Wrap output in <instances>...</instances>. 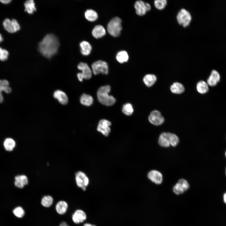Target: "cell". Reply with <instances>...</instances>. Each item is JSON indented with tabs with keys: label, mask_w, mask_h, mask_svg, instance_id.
I'll use <instances>...</instances> for the list:
<instances>
[{
	"label": "cell",
	"mask_w": 226,
	"mask_h": 226,
	"mask_svg": "<svg viewBox=\"0 0 226 226\" xmlns=\"http://www.w3.org/2000/svg\"><path fill=\"white\" fill-rule=\"evenodd\" d=\"M220 79L219 73L215 70H213L207 79V83L211 86L216 85Z\"/></svg>",
	"instance_id": "16"
},
{
	"label": "cell",
	"mask_w": 226,
	"mask_h": 226,
	"mask_svg": "<svg viewBox=\"0 0 226 226\" xmlns=\"http://www.w3.org/2000/svg\"><path fill=\"white\" fill-rule=\"evenodd\" d=\"M158 143L162 147L167 148L170 146L168 138V132H163L160 134L158 139Z\"/></svg>",
	"instance_id": "20"
},
{
	"label": "cell",
	"mask_w": 226,
	"mask_h": 226,
	"mask_svg": "<svg viewBox=\"0 0 226 226\" xmlns=\"http://www.w3.org/2000/svg\"><path fill=\"white\" fill-rule=\"evenodd\" d=\"M147 176L151 181L156 184H160L162 182V175L158 171L155 170H151L148 173Z\"/></svg>",
	"instance_id": "13"
},
{
	"label": "cell",
	"mask_w": 226,
	"mask_h": 226,
	"mask_svg": "<svg viewBox=\"0 0 226 226\" xmlns=\"http://www.w3.org/2000/svg\"><path fill=\"white\" fill-rule=\"evenodd\" d=\"M3 25L4 28L10 33H14L19 30L20 29V26L15 19L10 20L9 19H5L3 22Z\"/></svg>",
	"instance_id": "11"
},
{
	"label": "cell",
	"mask_w": 226,
	"mask_h": 226,
	"mask_svg": "<svg viewBox=\"0 0 226 226\" xmlns=\"http://www.w3.org/2000/svg\"><path fill=\"white\" fill-rule=\"evenodd\" d=\"M111 123L105 119L100 120L97 127V130L105 137L108 136L110 132Z\"/></svg>",
	"instance_id": "10"
},
{
	"label": "cell",
	"mask_w": 226,
	"mask_h": 226,
	"mask_svg": "<svg viewBox=\"0 0 226 226\" xmlns=\"http://www.w3.org/2000/svg\"><path fill=\"white\" fill-rule=\"evenodd\" d=\"M11 1V0H0V1L2 3H9Z\"/></svg>",
	"instance_id": "40"
},
{
	"label": "cell",
	"mask_w": 226,
	"mask_h": 226,
	"mask_svg": "<svg viewBox=\"0 0 226 226\" xmlns=\"http://www.w3.org/2000/svg\"><path fill=\"white\" fill-rule=\"evenodd\" d=\"M134 8L137 14L139 16L144 15L147 11L151 9V7L149 3H145L142 0L137 1L134 4Z\"/></svg>",
	"instance_id": "7"
},
{
	"label": "cell",
	"mask_w": 226,
	"mask_h": 226,
	"mask_svg": "<svg viewBox=\"0 0 226 226\" xmlns=\"http://www.w3.org/2000/svg\"><path fill=\"white\" fill-rule=\"evenodd\" d=\"M11 89L9 86H5L3 82V80H0V92L4 91L7 93H10L11 91Z\"/></svg>",
	"instance_id": "35"
},
{
	"label": "cell",
	"mask_w": 226,
	"mask_h": 226,
	"mask_svg": "<svg viewBox=\"0 0 226 226\" xmlns=\"http://www.w3.org/2000/svg\"><path fill=\"white\" fill-rule=\"evenodd\" d=\"M78 68L82 71L81 73L83 74L84 79H89L91 78L92 71L87 63L81 62L78 65Z\"/></svg>",
	"instance_id": "14"
},
{
	"label": "cell",
	"mask_w": 226,
	"mask_h": 226,
	"mask_svg": "<svg viewBox=\"0 0 226 226\" xmlns=\"http://www.w3.org/2000/svg\"><path fill=\"white\" fill-rule=\"evenodd\" d=\"M121 20L116 17L112 18L108 23L107 29L109 33L113 37L119 36L122 29Z\"/></svg>",
	"instance_id": "3"
},
{
	"label": "cell",
	"mask_w": 226,
	"mask_h": 226,
	"mask_svg": "<svg viewBox=\"0 0 226 226\" xmlns=\"http://www.w3.org/2000/svg\"><path fill=\"white\" fill-rule=\"evenodd\" d=\"M15 180L14 183L18 187L23 188L28 183V178L25 175H18L15 177Z\"/></svg>",
	"instance_id": "19"
},
{
	"label": "cell",
	"mask_w": 226,
	"mask_h": 226,
	"mask_svg": "<svg viewBox=\"0 0 226 226\" xmlns=\"http://www.w3.org/2000/svg\"><path fill=\"white\" fill-rule=\"evenodd\" d=\"M110 90V87L109 85L101 87L97 92L98 99L103 105L109 106L114 105L116 101L115 98L109 94Z\"/></svg>",
	"instance_id": "2"
},
{
	"label": "cell",
	"mask_w": 226,
	"mask_h": 226,
	"mask_svg": "<svg viewBox=\"0 0 226 226\" xmlns=\"http://www.w3.org/2000/svg\"><path fill=\"white\" fill-rule=\"evenodd\" d=\"M54 97L62 105H66L68 102V98L66 94L60 90H55L53 94Z\"/></svg>",
	"instance_id": "15"
},
{
	"label": "cell",
	"mask_w": 226,
	"mask_h": 226,
	"mask_svg": "<svg viewBox=\"0 0 226 226\" xmlns=\"http://www.w3.org/2000/svg\"><path fill=\"white\" fill-rule=\"evenodd\" d=\"M171 92L175 94H180L185 91V88L183 85L180 83L175 82L170 87Z\"/></svg>",
	"instance_id": "22"
},
{
	"label": "cell",
	"mask_w": 226,
	"mask_h": 226,
	"mask_svg": "<svg viewBox=\"0 0 226 226\" xmlns=\"http://www.w3.org/2000/svg\"><path fill=\"white\" fill-rule=\"evenodd\" d=\"M68 208L67 203L64 201H60L56 204V210L57 213L63 215L66 213Z\"/></svg>",
	"instance_id": "17"
},
{
	"label": "cell",
	"mask_w": 226,
	"mask_h": 226,
	"mask_svg": "<svg viewBox=\"0 0 226 226\" xmlns=\"http://www.w3.org/2000/svg\"><path fill=\"white\" fill-rule=\"evenodd\" d=\"M15 142L12 138H8L5 139L3 143L5 149L8 151L13 150L15 146Z\"/></svg>",
	"instance_id": "29"
},
{
	"label": "cell",
	"mask_w": 226,
	"mask_h": 226,
	"mask_svg": "<svg viewBox=\"0 0 226 226\" xmlns=\"http://www.w3.org/2000/svg\"><path fill=\"white\" fill-rule=\"evenodd\" d=\"M75 180L78 187L83 191H85L88 186L89 180L86 175L81 171H78L75 174Z\"/></svg>",
	"instance_id": "6"
},
{
	"label": "cell",
	"mask_w": 226,
	"mask_h": 226,
	"mask_svg": "<svg viewBox=\"0 0 226 226\" xmlns=\"http://www.w3.org/2000/svg\"><path fill=\"white\" fill-rule=\"evenodd\" d=\"M25 11L29 14H32L36 11L35 4L33 0H27L24 3Z\"/></svg>",
	"instance_id": "26"
},
{
	"label": "cell",
	"mask_w": 226,
	"mask_h": 226,
	"mask_svg": "<svg viewBox=\"0 0 226 226\" xmlns=\"http://www.w3.org/2000/svg\"><path fill=\"white\" fill-rule=\"evenodd\" d=\"M3 40V39L2 37V35L1 34H0V42Z\"/></svg>",
	"instance_id": "43"
},
{
	"label": "cell",
	"mask_w": 226,
	"mask_h": 226,
	"mask_svg": "<svg viewBox=\"0 0 226 226\" xmlns=\"http://www.w3.org/2000/svg\"><path fill=\"white\" fill-rule=\"evenodd\" d=\"M59 45L57 37L52 34H48L39 43L38 50L44 56L50 58L56 53Z\"/></svg>",
	"instance_id": "1"
},
{
	"label": "cell",
	"mask_w": 226,
	"mask_h": 226,
	"mask_svg": "<svg viewBox=\"0 0 226 226\" xmlns=\"http://www.w3.org/2000/svg\"><path fill=\"white\" fill-rule=\"evenodd\" d=\"M80 46L81 53L83 55L87 56L90 54L92 47L88 42L85 41L81 42L80 44Z\"/></svg>",
	"instance_id": "23"
},
{
	"label": "cell",
	"mask_w": 226,
	"mask_h": 226,
	"mask_svg": "<svg viewBox=\"0 0 226 226\" xmlns=\"http://www.w3.org/2000/svg\"><path fill=\"white\" fill-rule=\"evenodd\" d=\"M13 212L14 215L17 218H21L25 215V211L23 208L20 206H18L15 208Z\"/></svg>",
	"instance_id": "33"
},
{
	"label": "cell",
	"mask_w": 226,
	"mask_h": 226,
	"mask_svg": "<svg viewBox=\"0 0 226 226\" xmlns=\"http://www.w3.org/2000/svg\"><path fill=\"white\" fill-rule=\"evenodd\" d=\"M196 88L197 91L201 94H205L208 90V84L203 80L200 81L197 83Z\"/></svg>",
	"instance_id": "25"
},
{
	"label": "cell",
	"mask_w": 226,
	"mask_h": 226,
	"mask_svg": "<svg viewBox=\"0 0 226 226\" xmlns=\"http://www.w3.org/2000/svg\"><path fill=\"white\" fill-rule=\"evenodd\" d=\"M8 52L6 50L0 47V60L1 61H5L8 58Z\"/></svg>",
	"instance_id": "36"
},
{
	"label": "cell",
	"mask_w": 226,
	"mask_h": 226,
	"mask_svg": "<svg viewBox=\"0 0 226 226\" xmlns=\"http://www.w3.org/2000/svg\"><path fill=\"white\" fill-rule=\"evenodd\" d=\"M223 200L224 202L226 204V192L223 195Z\"/></svg>",
	"instance_id": "42"
},
{
	"label": "cell",
	"mask_w": 226,
	"mask_h": 226,
	"mask_svg": "<svg viewBox=\"0 0 226 226\" xmlns=\"http://www.w3.org/2000/svg\"><path fill=\"white\" fill-rule=\"evenodd\" d=\"M59 226H69L68 225L67 223L65 221L62 222L59 224Z\"/></svg>",
	"instance_id": "39"
},
{
	"label": "cell",
	"mask_w": 226,
	"mask_h": 226,
	"mask_svg": "<svg viewBox=\"0 0 226 226\" xmlns=\"http://www.w3.org/2000/svg\"><path fill=\"white\" fill-rule=\"evenodd\" d=\"M117 60L120 63L127 62L129 59V56L127 52L124 51L118 52L116 56Z\"/></svg>",
	"instance_id": "28"
},
{
	"label": "cell",
	"mask_w": 226,
	"mask_h": 226,
	"mask_svg": "<svg viewBox=\"0 0 226 226\" xmlns=\"http://www.w3.org/2000/svg\"><path fill=\"white\" fill-rule=\"evenodd\" d=\"M225 156H226V152H225Z\"/></svg>",
	"instance_id": "44"
},
{
	"label": "cell",
	"mask_w": 226,
	"mask_h": 226,
	"mask_svg": "<svg viewBox=\"0 0 226 226\" xmlns=\"http://www.w3.org/2000/svg\"><path fill=\"white\" fill-rule=\"evenodd\" d=\"M168 138L170 145L173 147H175L179 143L178 137L174 133L168 132Z\"/></svg>",
	"instance_id": "31"
},
{
	"label": "cell",
	"mask_w": 226,
	"mask_h": 226,
	"mask_svg": "<svg viewBox=\"0 0 226 226\" xmlns=\"http://www.w3.org/2000/svg\"><path fill=\"white\" fill-rule=\"evenodd\" d=\"M167 4L166 0H156L154 2L155 7L158 9L161 10L164 9Z\"/></svg>",
	"instance_id": "34"
},
{
	"label": "cell",
	"mask_w": 226,
	"mask_h": 226,
	"mask_svg": "<svg viewBox=\"0 0 226 226\" xmlns=\"http://www.w3.org/2000/svg\"><path fill=\"white\" fill-rule=\"evenodd\" d=\"M77 76L78 80L80 82L82 81L83 79H84V77L81 73H78Z\"/></svg>",
	"instance_id": "37"
},
{
	"label": "cell",
	"mask_w": 226,
	"mask_h": 226,
	"mask_svg": "<svg viewBox=\"0 0 226 226\" xmlns=\"http://www.w3.org/2000/svg\"><path fill=\"white\" fill-rule=\"evenodd\" d=\"M157 80L156 76L153 74H149L146 75L143 78V81L145 85L150 87L155 83Z\"/></svg>",
	"instance_id": "21"
},
{
	"label": "cell",
	"mask_w": 226,
	"mask_h": 226,
	"mask_svg": "<svg viewBox=\"0 0 226 226\" xmlns=\"http://www.w3.org/2000/svg\"><path fill=\"white\" fill-rule=\"evenodd\" d=\"M80 101L82 105L86 106H89L93 104V99L91 95L83 94L80 97Z\"/></svg>",
	"instance_id": "24"
},
{
	"label": "cell",
	"mask_w": 226,
	"mask_h": 226,
	"mask_svg": "<svg viewBox=\"0 0 226 226\" xmlns=\"http://www.w3.org/2000/svg\"><path fill=\"white\" fill-rule=\"evenodd\" d=\"M189 186V184L186 180L181 179L174 186L173 191L177 195L181 194L187 190Z\"/></svg>",
	"instance_id": "9"
},
{
	"label": "cell",
	"mask_w": 226,
	"mask_h": 226,
	"mask_svg": "<svg viewBox=\"0 0 226 226\" xmlns=\"http://www.w3.org/2000/svg\"><path fill=\"white\" fill-rule=\"evenodd\" d=\"M176 19L178 24L184 27L190 24L192 19L190 13L185 8L181 9L178 12Z\"/></svg>",
	"instance_id": "4"
},
{
	"label": "cell",
	"mask_w": 226,
	"mask_h": 226,
	"mask_svg": "<svg viewBox=\"0 0 226 226\" xmlns=\"http://www.w3.org/2000/svg\"><path fill=\"white\" fill-rule=\"evenodd\" d=\"M150 122L155 126L162 124L164 121V117L158 110H154L150 113L148 118Z\"/></svg>",
	"instance_id": "8"
},
{
	"label": "cell",
	"mask_w": 226,
	"mask_h": 226,
	"mask_svg": "<svg viewBox=\"0 0 226 226\" xmlns=\"http://www.w3.org/2000/svg\"><path fill=\"white\" fill-rule=\"evenodd\" d=\"M92 33L94 37L98 39L105 35L106 34V31L102 25H98L94 27Z\"/></svg>",
	"instance_id": "18"
},
{
	"label": "cell",
	"mask_w": 226,
	"mask_h": 226,
	"mask_svg": "<svg viewBox=\"0 0 226 226\" xmlns=\"http://www.w3.org/2000/svg\"></svg>",
	"instance_id": "45"
},
{
	"label": "cell",
	"mask_w": 226,
	"mask_h": 226,
	"mask_svg": "<svg viewBox=\"0 0 226 226\" xmlns=\"http://www.w3.org/2000/svg\"><path fill=\"white\" fill-rule=\"evenodd\" d=\"M122 110L125 114L127 116H130L133 113V109L131 104L127 103L123 105Z\"/></svg>",
	"instance_id": "32"
},
{
	"label": "cell",
	"mask_w": 226,
	"mask_h": 226,
	"mask_svg": "<svg viewBox=\"0 0 226 226\" xmlns=\"http://www.w3.org/2000/svg\"><path fill=\"white\" fill-rule=\"evenodd\" d=\"M53 202V199L51 196L46 195L42 198L41 204L44 207H49L52 205Z\"/></svg>",
	"instance_id": "30"
},
{
	"label": "cell",
	"mask_w": 226,
	"mask_h": 226,
	"mask_svg": "<svg viewBox=\"0 0 226 226\" xmlns=\"http://www.w3.org/2000/svg\"><path fill=\"white\" fill-rule=\"evenodd\" d=\"M87 218V215L85 212L81 209H77L75 211L72 215L73 222L76 224H79L83 223Z\"/></svg>",
	"instance_id": "12"
},
{
	"label": "cell",
	"mask_w": 226,
	"mask_h": 226,
	"mask_svg": "<svg viewBox=\"0 0 226 226\" xmlns=\"http://www.w3.org/2000/svg\"><path fill=\"white\" fill-rule=\"evenodd\" d=\"M91 68L92 72L95 75L100 73L107 74L108 73V67L107 63L101 60L97 61L93 63Z\"/></svg>",
	"instance_id": "5"
},
{
	"label": "cell",
	"mask_w": 226,
	"mask_h": 226,
	"mask_svg": "<svg viewBox=\"0 0 226 226\" xmlns=\"http://www.w3.org/2000/svg\"><path fill=\"white\" fill-rule=\"evenodd\" d=\"M86 19L90 21H95L98 18V15L96 11L92 9L87 10L84 13Z\"/></svg>",
	"instance_id": "27"
},
{
	"label": "cell",
	"mask_w": 226,
	"mask_h": 226,
	"mask_svg": "<svg viewBox=\"0 0 226 226\" xmlns=\"http://www.w3.org/2000/svg\"><path fill=\"white\" fill-rule=\"evenodd\" d=\"M82 226H97L96 225L90 223H85Z\"/></svg>",
	"instance_id": "38"
},
{
	"label": "cell",
	"mask_w": 226,
	"mask_h": 226,
	"mask_svg": "<svg viewBox=\"0 0 226 226\" xmlns=\"http://www.w3.org/2000/svg\"><path fill=\"white\" fill-rule=\"evenodd\" d=\"M3 97L2 93L0 92V103H2L3 100Z\"/></svg>",
	"instance_id": "41"
}]
</instances>
